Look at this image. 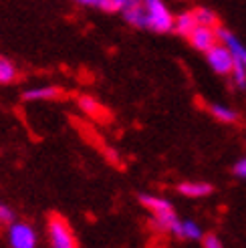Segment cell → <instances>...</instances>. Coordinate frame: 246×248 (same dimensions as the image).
Listing matches in <instances>:
<instances>
[{
    "label": "cell",
    "mask_w": 246,
    "mask_h": 248,
    "mask_svg": "<svg viewBox=\"0 0 246 248\" xmlns=\"http://www.w3.org/2000/svg\"><path fill=\"white\" fill-rule=\"evenodd\" d=\"M147 12V29L154 32H169L174 29V16L162 0H141Z\"/></svg>",
    "instance_id": "obj_1"
},
{
    "label": "cell",
    "mask_w": 246,
    "mask_h": 248,
    "mask_svg": "<svg viewBox=\"0 0 246 248\" xmlns=\"http://www.w3.org/2000/svg\"><path fill=\"white\" fill-rule=\"evenodd\" d=\"M46 230H48V242H51V248H79L75 234H73L69 222L63 216L53 214L51 218H48Z\"/></svg>",
    "instance_id": "obj_2"
},
{
    "label": "cell",
    "mask_w": 246,
    "mask_h": 248,
    "mask_svg": "<svg viewBox=\"0 0 246 248\" xmlns=\"http://www.w3.org/2000/svg\"><path fill=\"white\" fill-rule=\"evenodd\" d=\"M206 59H208V65L218 75H230L232 69H234V57L228 51V46H224L222 43H216L210 51H206Z\"/></svg>",
    "instance_id": "obj_3"
},
{
    "label": "cell",
    "mask_w": 246,
    "mask_h": 248,
    "mask_svg": "<svg viewBox=\"0 0 246 248\" xmlns=\"http://www.w3.org/2000/svg\"><path fill=\"white\" fill-rule=\"evenodd\" d=\"M8 242L12 248H36V232L27 222H12L8 226Z\"/></svg>",
    "instance_id": "obj_4"
},
{
    "label": "cell",
    "mask_w": 246,
    "mask_h": 248,
    "mask_svg": "<svg viewBox=\"0 0 246 248\" xmlns=\"http://www.w3.org/2000/svg\"><path fill=\"white\" fill-rule=\"evenodd\" d=\"M188 41L190 45L196 48V51H210V48L218 43V34H216V29L212 27H202V24H198L190 34H188Z\"/></svg>",
    "instance_id": "obj_5"
},
{
    "label": "cell",
    "mask_w": 246,
    "mask_h": 248,
    "mask_svg": "<svg viewBox=\"0 0 246 248\" xmlns=\"http://www.w3.org/2000/svg\"><path fill=\"white\" fill-rule=\"evenodd\" d=\"M216 34H218V41L222 43L224 46H228V51L232 53V57H234L236 63L246 67V46L230 31H226L222 27H216Z\"/></svg>",
    "instance_id": "obj_6"
},
{
    "label": "cell",
    "mask_w": 246,
    "mask_h": 248,
    "mask_svg": "<svg viewBox=\"0 0 246 248\" xmlns=\"http://www.w3.org/2000/svg\"><path fill=\"white\" fill-rule=\"evenodd\" d=\"M123 18H125L131 27L135 29H147V12L141 0H129L127 6L121 10Z\"/></svg>",
    "instance_id": "obj_7"
},
{
    "label": "cell",
    "mask_w": 246,
    "mask_h": 248,
    "mask_svg": "<svg viewBox=\"0 0 246 248\" xmlns=\"http://www.w3.org/2000/svg\"><path fill=\"white\" fill-rule=\"evenodd\" d=\"M212 190L214 188L208 182H184L178 186V192L188 198H204L208 194H212Z\"/></svg>",
    "instance_id": "obj_8"
},
{
    "label": "cell",
    "mask_w": 246,
    "mask_h": 248,
    "mask_svg": "<svg viewBox=\"0 0 246 248\" xmlns=\"http://www.w3.org/2000/svg\"><path fill=\"white\" fill-rule=\"evenodd\" d=\"M196 27H198V20L194 16V10H190V12H182L178 18H174V29L171 31L182 36H188Z\"/></svg>",
    "instance_id": "obj_9"
},
{
    "label": "cell",
    "mask_w": 246,
    "mask_h": 248,
    "mask_svg": "<svg viewBox=\"0 0 246 248\" xmlns=\"http://www.w3.org/2000/svg\"><path fill=\"white\" fill-rule=\"evenodd\" d=\"M61 95L59 89L55 87H36V89H29L22 93L24 101H51V99H57Z\"/></svg>",
    "instance_id": "obj_10"
},
{
    "label": "cell",
    "mask_w": 246,
    "mask_h": 248,
    "mask_svg": "<svg viewBox=\"0 0 246 248\" xmlns=\"http://www.w3.org/2000/svg\"><path fill=\"white\" fill-rule=\"evenodd\" d=\"M208 111H210L212 117H216L218 121H222V123H234L238 119V113L234 109H230L226 105H220V103H212L210 107H208Z\"/></svg>",
    "instance_id": "obj_11"
},
{
    "label": "cell",
    "mask_w": 246,
    "mask_h": 248,
    "mask_svg": "<svg viewBox=\"0 0 246 248\" xmlns=\"http://www.w3.org/2000/svg\"><path fill=\"white\" fill-rule=\"evenodd\" d=\"M202 228L196 224L194 220H182V226H180V232H178V238H184V240H202Z\"/></svg>",
    "instance_id": "obj_12"
},
{
    "label": "cell",
    "mask_w": 246,
    "mask_h": 248,
    "mask_svg": "<svg viewBox=\"0 0 246 248\" xmlns=\"http://www.w3.org/2000/svg\"><path fill=\"white\" fill-rule=\"evenodd\" d=\"M194 16H196V20H198V24H202V27H212V29L218 27V16H216V12L210 10V8H206V6L194 8Z\"/></svg>",
    "instance_id": "obj_13"
},
{
    "label": "cell",
    "mask_w": 246,
    "mask_h": 248,
    "mask_svg": "<svg viewBox=\"0 0 246 248\" xmlns=\"http://www.w3.org/2000/svg\"><path fill=\"white\" fill-rule=\"evenodd\" d=\"M16 67L10 63V61H6V59H0V83L2 85H8V83H12L16 79Z\"/></svg>",
    "instance_id": "obj_14"
},
{
    "label": "cell",
    "mask_w": 246,
    "mask_h": 248,
    "mask_svg": "<svg viewBox=\"0 0 246 248\" xmlns=\"http://www.w3.org/2000/svg\"><path fill=\"white\" fill-rule=\"evenodd\" d=\"M230 77H232V81H234V85H236V87L244 89V87H246V67L234 61V69H232Z\"/></svg>",
    "instance_id": "obj_15"
},
{
    "label": "cell",
    "mask_w": 246,
    "mask_h": 248,
    "mask_svg": "<svg viewBox=\"0 0 246 248\" xmlns=\"http://www.w3.org/2000/svg\"><path fill=\"white\" fill-rule=\"evenodd\" d=\"M15 222V212L12 208H8L6 204L0 202V226H10Z\"/></svg>",
    "instance_id": "obj_16"
},
{
    "label": "cell",
    "mask_w": 246,
    "mask_h": 248,
    "mask_svg": "<svg viewBox=\"0 0 246 248\" xmlns=\"http://www.w3.org/2000/svg\"><path fill=\"white\" fill-rule=\"evenodd\" d=\"M202 246L204 248H224L222 240H220L216 234H204L202 236Z\"/></svg>",
    "instance_id": "obj_17"
},
{
    "label": "cell",
    "mask_w": 246,
    "mask_h": 248,
    "mask_svg": "<svg viewBox=\"0 0 246 248\" xmlns=\"http://www.w3.org/2000/svg\"><path fill=\"white\" fill-rule=\"evenodd\" d=\"M232 173H234L236 178H240V180H246V157H240L238 162L232 166Z\"/></svg>",
    "instance_id": "obj_18"
}]
</instances>
